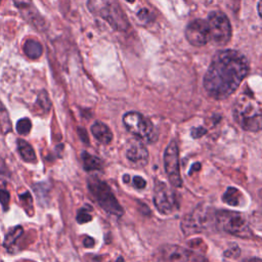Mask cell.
Segmentation results:
<instances>
[{
	"label": "cell",
	"mask_w": 262,
	"mask_h": 262,
	"mask_svg": "<svg viewBox=\"0 0 262 262\" xmlns=\"http://www.w3.org/2000/svg\"><path fill=\"white\" fill-rule=\"evenodd\" d=\"M0 128L3 130L4 133L11 130V122L8 115L4 109L0 110Z\"/></svg>",
	"instance_id": "cell-22"
},
{
	"label": "cell",
	"mask_w": 262,
	"mask_h": 262,
	"mask_svg": "<svg viewBox=\"0 0 262 262\" xmlns=\"http://www.w3.org/2000/svg\"><path fill=\"white\" fill-rule=\"evenodd\" d=\"M78 134H79V138H80V139L82 140L84 143L88 144L89 139H88V135H87L86 130H85L84 128H81V127H79V128H78Z\"/></svg>",
	"instance_id": "cell-27"
},
{
	"label": "cell",
	"mask_w": 262,
	"mask_h": 262,
	"mask_svg": "<svg viewBox=\"0 0 262 262\" xmlns=\"http://www.w3.org/2000/svg\"><path fill=\"white\" fill-rule=\"evenodd\" d=\"M24 52L28 58L36 60L40 58L42 55L43 52L42 45L36 40H28L26 41L24 45Z\"/></svg>",
	"instance_id": "cell-16"
},
{
	"label": "cell",
	"mask_w": 262,
	"mask_h": 262,
	"mask_svg": "<svg viewBox=\"0 0 262 262\" xmlns=\"http://www.w3.org/2000/svg\"><path fill=\"white\" fill-rule=\"evenodd\" d=\"M16 131L17 133H20L22 135H27L32 128V123L31 120L28 118H23L21 120L17 121L16 123Z\"/></svg>",
	"instance_id": "cell-21"
},
{
	"label": "cell",
	"mask_w": 262,
	"mask_h": 262,
	"mask_svg": "<svg viewBox=\"0 0 262 262\" xmlns=\"http://www.w3.org/2000/svg\"><path fill=\"white\" fill-rule=\"evenodd\" d=\"M126 157H127V159L132 162L133 164L139 167H143L146 166L149 162V152L140 139H131L128 144Z\"/></svg>",
	"instance_id": "cell-13"
},
{
	"label": "cell",
	"mask_w": 262,
	"mask_h": 262,
	"mask_svg": "<svg viewBox=\"0 0 262 262\" xmlns=\"http://www.w3.org/2000/svg\"><path fill=\"white\" fill-rule=\"evenodd\" d=\"M36 105H37L40 108V110L42 112H44V113H48V111L50 110L51 103H50L49 96H48L47 92H45V90H42V92L38 94Z\"/></svg>",
	"instance_id": "cell-20"
},
{
	"label": "cell",
	"mask_w": 262,
	"mask_h": 262,
	"mask_svg": "<svg viewBox=\"0 0 262 262\" xmlns=\"http://www.w3.org/2000/svg\"><path fill=\"white\" fill-rule=\"evenodd\" d=\"M222 199H223V202L227 203L228 205L232 206V207H237L242 204L243 195L238 188L229 187L227 189V192L224 193Z\"/></svg>",
	"instance_id": "cell-17"
},
{
	"label": "cell",
	"mask_w": 262,
	"mask_h": 262,
	"mask_svg": "<svg viewBox=\"0 0 262 262\" xmlns=\"http://www.w3.org/2000/svg\"><path fill=\"white\" fill-rule=\"evenodd\" d=\"M154 204L158 211L164 215L171 214L177 210L176 198L171 189L165 183L156 182L155 189H154Z\"/></svg>",
	"instance_id": "cell-7"
},
{
	"label": "cell",
	"mask_w": 262,
	"mask_h": 262,
	"mask_svg": "<svg viewBox=\"0 0 262 262\" xmlns=\"http://www.w3.org/2000/svg\"><path fill=\"white\" fill-rule=\"evenodd\" d=\"M201 169V164L200 163H196V164H194L193 166H192V169H191V171H189V175H192V173L193 172H195V171H199V170H200Z\"/></svg>",
	"instance_id": "cell-30"
},
{
	"label": "cell",
	"mask_w": 262,
	"mask_h": 262,
	"mask_svg": "<svg viewBox=\"0 0 262 262\" xmlns=\"http://www.w3.org/2000/svg\"><path fill=\"white\" fill-rule=\"evenodd\" d=\"M133 184H134V186L137 188H139V189H142V188L146 187V185H147L146 180H144L140 176H134Z\"/></svg>",
	"instance_id": "cell-25"
},
{
	"label": "cell",
	"mask_w": 262,
	"mask_h": 262,
	"mask_svg": "<svg viewBox=\"0 0 262 262\" xmlns=\"http://www.w3.org/2000/svg\"><path fill=\"white\" fill-rule=\"evenodd\" d=\"M123 180H124V183H128L129 182V175L128 174H125L123 176Z\"/></svg>",
	"instance_id": "cell-33"
},
{
	"label": "cell",
	"mask_w": 262,
	"mask_h": 262,
	"mask_svg": "<svg viewBox=\"0 0 262 262\" xmlns=\"http://www.w3.org/2000/svg\"><path fill=\"white\" fill-rule=\"evenodd\" d=\"M215 221L221 231L232 236L242 239H250L253 236L245 215L239 212L219 210L215 213Z\"/></svg>",
	"instance_id": "cell-3"
},
{
	"label": "cell",
	"mask_w": 262,
	"mask_h": 262,
	"mask_svg": "<svg viewBox=\"0 0 262 262\" xmlns=\"http://www.w3.org/2000/svg\"><path fill=\"white\" fill-rule=\"evenodd\" d=\"M23 231H24V230H23L22 227H15V228L11 229L10 231H8V232L6 233L3 246L5 248H7V249L11 248L14 245V244L16 242V240L22 236Z\"/></svg>",
	"instance_id": "cell-19"
},
{
	"label": "cell",
	"mask_w": 262,
	"mask_h": 262,
	"mask_svg": "<svg viewBox=\"0 0 262 262\" xmlns=\"http://www.w3.org/2000/svg\"><path fill=\"white\" fill-rule=\"evenodd\" d=\"M189 257V252L178 245H163L157 254L159 262H187Z\"/></svg>",
	"instance_id": "cell-11"
},
{
	"label": "cell",
	"mask_w": 262,
	"mask_h": 262,
	"mask_svg": "<svg viewBox=\"0 0 262 262\" xmlns=\"http://www.w3.org/2000/svg\"><path fill=\"white\" fill-rule=\"evenodd\" d=\"M126 1H128V2L132 3V2H134V0H126Z\"/></svg>",
	"instance_id": "cell-35"
},
{
	"label": "cell",
	"mask_w": 262,
	"mask_h": 262,
	"mask_svg": "<svg viewBox=\"0 0 262 262\" xmlns=\"http://www.w3.org/2000/svg\"><path fill=\"white\" fill-rule=\"evenodd\" d=\"M88 210L89 209H85V208L80 209V211L77 214V222L78 223L83 224V223L92 221V215L88 213Z\"/></svg>",
	"instance_id": "cell-23"
},
{
	"label": "cell",
	"mask_w": 262,
	"mask_h": 262,
	"mask_svg": "<svg viewBox=\"0 0 262 262\" xmlns=\"http://www.w3.org/2000/svg\"><path fill=\"white\" fill-rule=\"evenodd\" d=\"M185 38L189 44L194 46H204L210 42V31L209 26L205 20H195L189 23L185 29Z\"/></svg>",
	"instance_id": "cell-10"
},
{
	"label": "cell",
	"mask_w": 262,
	"mask_h": 262,
	"mask_svg": "<svg viewBox=\"0 0 262 262\" xmlns=\"http://www.w3.org/2000/svg\"><path fill=\"white\" fill-rule=\"evenodd\" d=\"M209 224V212L207 208L199 206L183 219L182 229L186 236L200 232L208 228Z\"/></svg>",
	"instance_id": "cell-9"
},
{
	"label": "cell",
	"mask_w": 262,
	"mask_h": 262,
	"mask_svg": "<svg viewBox=\"0 0 262 262\" xmlns=\"http://www.w3.org/2000/svg\"><path fill=\"white\" fill-rule=\"evenodd\" d=\"M259 195H260V197H261V199H262V189H260V192H259Z\"/></svg>",
	"instance_id": "cell-36"
},
{
	"label": "cell",
	"mask_w": 262,
	"mask_h": 262,
	"mask_svg": "<svg viewBox=\"0 0 262 262\" xmlns=\"http://www.w3.org/2000/svg\"><path fill=\"white\" fill-rule=\"evenodd\" d=\"M88 188L92 195L94 197L97 204L109 214L120 216L123 215L124 211L119 202L117 201L111 187L97 177H90L88 179Z\"/></svg>",
	"instance_id": "cell-4"
},
{
	"label": "cell",
	"mask_w": 262,
	"mask_h": 262,
	"mask_svg": "<svg viewBox=\"0 0 262 262\" xmlns=\"http://www.w3.org/2000/svg\"><path fill=\"white\" fill-rule=\"evenodd\" d=\"M15 5L19 8L25 19L31 23L38 30H44L46 24L42 15H39L37 10L34 7L32 0H14Z\"/></svg>",
	"instance_id": "cell-12"
},
{
	"label": "cell",
	"mask_w": 262,
	"mask_h": 262,
	"mask_svg": "<svg viewBox=\"0 0 262 262\" xmlns=\"http://www.w3.org/2000/svg\"><path fill=\"white\" fill-rule=\"evenodd\" d=\"M258 13H259V15L261 16V19H262V0H260L259 3H258Z\"/></svg>",
	"instance_id": "cell-32"
},
{
	"label": "cell",
	"mask_w": 262,
	"mask_h": 262,
	"mask_svg": "<svg viewBox=\"0 0 262 262\" xmlns=\"http://www.w3.org/2000/svg\"><path fill=\"white\" fill-rule=\"evenodd\" d=\"M238 250H240L239 247L233 246L231 249H229L227 252H225L224 255L228 257H238L240 255V253H234V251H238Z\"/></svg>",
	"instance_id": "cell-28"
},
{
	"label": "cell",
	"mask_w": 262,
	"mask_h": 262,
	"mask_svg": "<svg viewBox=\"0 0 262 262\" xmlns=\"http://www.w3.org/2000/svg\"><path fill=\"white\" fill-rule=\"evenodd\" d=\"M249 73V62L240 51L225 49L218 51L204 77L207 93L215 99L231 96Z\"/></svg>",
	"instance_id": "cell-1"
},
{
	"label": "cell",
	"mask_w": 262,
	"mask_h": 262,
	"mask_svg": "<svg viewBox=\"0 0 262 262\" xmlns=\"http://www.w3.org/2000/svg\"><path fill=\"white\" fill-rule=\"evenodd\" d=\"M123 124L126 129L142 141L152 143L158 139V132L153 123L138 112L126 113L123 116Z\"/></svg>",
	"instance_id": "cell-5"
},
{
	"label": "cell",
	"mask_w": 262,
	"mask_h": 262,
	"mask_svg": "<svg viewBox=\"0 0 262 262\" xmlns=\"http://www.w3.org/2000/svg\"><path fill=\"white\" fill-rule=\"evenodd\" d=\"M10 199H11V195L6 191V189H0V204H1L4 211L8 210Z\"/></svg>",
	"instance_id": "cell-24"
},
{
	"label": "cell",
	"mask_w": 262,
	"mask_h": 262,
	"mask_svg": "<svg viewBox=\"0 0 262 262\" xmlns=\"http://www.w3.org/2000/svg\"><path fill=\"white\" fill-rule=\"evenodd\" d=\"M117 262H124V260H123V258H122V257H119V259L117 260Z\"/></svg>",
	"instance_id": "cell-34"
},
{
	"label": "cell",
	"mask_w": 262,
	"mask_h": 262,
	"mask_svg": "<svg viewBox=\"0 0 262 262\" xmlns=\"http://www.w3.org/2000/svg\"><path fill=\"white\" fill-rule=\"evenodd\" d=\"M94 244H95L94 240L90 237H85L83 240V245L86 248H92L94 246Z\"/></svg>",
	"instance_id": "cell-29"
},
{
	"label": "cell",
	"mask_w": 262,
	"mask_h": 262,
	"mask_svg": "<svg viewBox=\"0 0 262 262\" xmlns=\"http://www.w3.org/2000/svg\"><path fill=\"white\" fill-rule=\"evenodd\" d=\"M81 157H82L83 167L86 171L101 170L103 168L102 160L93 155H90V154H88L87 152H83Z\"/></svg>",
	"instance_id": "cell-18"
},
{
	"label": "cell",
	"mask_w": 262,
	"mask_h": 262,
	"mask_svg": "<svg viewBox=\"0 0 262 262\" xmlns=\"http://www.w3.org/2000/svg\"><path fill=\"white\" fill-rule=\"evenodd\" d=\"M207 132V130L203 127H196V128H193L192 130V137L194 139H199V138H201L203 137V135H205Z\"/></svg>",
	"instance_id": "cell-26"
},
{
	"label": "cell",
	"mask_w": 262,
	"mask_h": 262,
	"mask_svg": "<svg viewBox=\"0 0 262 262\" xmlns=\"http://www.w3.org/2000/svg\"><path fill=\"white\" fill-rule=\"evenodd\" d=\"M0 1H1V0H0Z\"/></svg>",
	"instance_id": "cell-37"
},
{
	"label": "cell",
	"mask_w": 262,
	"mask_h": 262,
	"mask_svg": "<svg viewBox=\"0 0 262 262\" xmlns=\"http://www.w3.org/2000/svg\"><path fill=\"white\" fill-rule=\"evenodd\" d=\"M209 26L210 39L218 46L227 45L232 35L231 25L229 17L221 12H212L206 20Z\"/></svg>",
	"instance_id": "cell-6"
},
{
	"label": "cell",
	"mask_w": 262,
	"mask_h": 262,
	"mask_svg": "<svg viewBox=\"0 0 262 262\" xmlns=\"http://www.w3.org/2000/svg\"><path fill=\"white\" fill-rule=\"evenodd\" d=\"M164 166L165 171L168 175L169 182L175 187L183 185V179L180 175L179 167V152L177 143L171 141L164 153Z\"/></svg>",
	"instance_id": "cell-8"
},
{
	"label": "cell",
	"mask_w": 262,
	"mask_h": 262,
	"mask_svg": "<svg viewBox=\"0 0 262 262\" xmlns=\"http://www.w3.org/2000/svg\"><path fill=\"white\" fill-rule=\"evenodd\" d=\"M233 118L241 128L250 132L262 130V108L248 96H241L234 103Z\"/></svg>",
	"instance_id": "cell-2"
},
{
	"label": "cell",
	"mask_w": 262,
	"mask_h": 262,
	"mask_svg": "<svg viewBox=\"0 0 262 262\" xmlns=\"http://www.w3.org/2000/svg\"><path fill=\"white\" fill-rule=\"evenodd\" d=\"M92 133L101 143L109 144L113 140V133L111 129L103 122H95L92 126Z\"/></svg>",
	"instance_id": "cell-14"
},
{
	"label": "cell",
	"mask_w": 262,
	"mask_h": 262,
	"mask_svg": "<svg viewBox=\"0 0 262 262\" xmlns=\"http://www.w3.org/2000/svg\"><path fill=\"white\" fill-rule=\"evenodd\" d=\"M17 150L21 157L25 162H28V163H33L36 161V154L31 147V144L25 141L24 139H17Z\"/></svg>",
	"instance_id": "cell-15"
},
{
	"label": "cell",
	"mask_w": 262,
	"mask_h": 262,
	"mask_svg": "<svg viewBox=\"0 0 262 262\" xmlns=\"http://www.w3.org/2000/svg\"><path fill=\"white\" fill-rule=\"evenodd\" d=\"M244 262H262V259L260 258H250V259H247Z\"/></svg>",
	"instance_id": "cell-31"
}]
</instances>
